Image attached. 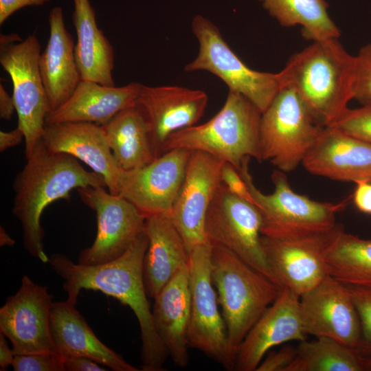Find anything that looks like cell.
I'll return each mask as SVG.
<instances>
[{
	"mask_svg": "<svg viewBox=\"0 0 371 371\" xmlns=\"http://www.w3.org/2000/svg\"><path fill=\"white\" fill-rule=\"evenodd\" d=\"M148 238L142 232L128 249L118 258L98 265L74 263L67 256L56 253L49 263L64 280L67 300L76 304L82 289L100 291L129 306L140 328L141 370L163 371L168 351L155 326L146 293L143 262Z\"/></svg>",
	"mask_w": 371,
	"mask_h": 371,
	"instance_id": "cell-1",
	"label": "cell"
},
{
	"mask_svg": "<svg viewBox=\"0 0 371 371\" xmlns=\"http://www.w3.org/2000/svg\"><path fill=\"white\" fill-rule=\"evenodd\" d=\"M13 182L12 213L20 221L23 245L33 257L49 262L44 250L41 218L44 210L58 199L69 200L74 189L106 187L103 178L85 170L76 158L49 150L42 139Z\"/></svg>",
	"mask_w": 371,
	"mask_h": 371,
	"instance_id": "cell-2",
	"label": "cell"
},
{
	"mask_svg": "<svg viewBox=\"0 0 371 371\" xmlns=\"http://www.w3.org/2000/svg\"><path fill=\"white\" fill-rule=\"evenodd\" d=\"M278 74L282 87L293 89L324 126L333 124L354 99L355 56L339 38L313 42L292 55Z\"/></svg>",
	"mask_w": 371,
	"mask_h": 371,
	"instance_id": "cell-3",
	"label": "cell"
},
{
	"mask_svg": "<svg viewBox=\"0 0 371 371\" xmlns=\"http://www.w3.org/2000/svg\"><path fill=\"white\" fill-rule=\"evenodd\" d=\"M261 115L260 111L246 98L229 91L224 105L212 119L171 134L162 153L176 148L202 151L231 164L238 172L246 157L262 161Z\"/></svg>",
	"mask_w": 371,
	"mask_h": 371,
	"instance_id": "cell-4",
	"label": "cell"
},
{
	"mask_svg": "<svg viewBox=\"0 0 371 371\" xmlns=\"http://www.w3.org/2000/svg\"><path fill=\"white\" fill-rule=\"evenodd\" d=\"M211 277L236 358L243 339L282 287L220 245H212Z\"/></svg>",
	"mask_w": 371,
	"mask_h": 371,
	"instance_id": "cell-5",
	"label": "cell"
},
{
	"mask_svg": "<svg viewBox=\"0 0 371 371\" xmlns=\"http://www.w3.org/2000/svg\"><path fill=\"white\" fill-rule=\"evenodd\" d=\"M250 157L243 159L238 172L246 183L262 217L261 234L287 237L330 229L336 216L347 200L337 203L320 202L299 194L291 187L285 172L275 169L271 174L273 192L264 194L255 186L249 172Z\"/></svg>",
	"mask_w": 371,
	"mask_h": 371,
	"instance_id": "cell-6",
	"label": "cell"
},
{
	"mask_svg": "<svg viewBox=\"0 0 371 371\" xmlns=\"http://www.w3.org/2000/svg\"><path fill=\"white\" fill-rule=\"evenodd\" d=\"M324 127L293 89L283 87L261 115L262 160L284 172L294 170Z\"/></svg>",
	"mask_w": 371,
	"mask_h": 371,
	"instance_id": "cell-7",
	"label": "cell"
},
{
	"mask_svg": "<svg viewBox=\"0 0 371 371\" xmlns=\"http://www.w3.org/2000/svg\"><path fill=\"white\" fill-rule=\"evenodd\" d=\"M191 27L199 43V52L185 66L184 71H206L214 74L228 87L229 91L243 95L262 113L282 88L279 74L249 67L207 18L196 15Z\"/></svg>",
	"mask_w": 371,
	"mask_h": 371,
	"instance_id": "cell-8",
	"label": "cell"
},
{
	"mask_svg": "<svg viewBox=\"0 0 371 371\" xmlns=\"http://www.w3.org/2000/svg\"><path fill=\"white\" fill-rule=\"evenodd\" d=\"M41 54L34 34L15 43L0 42V63L12 82L17 127L24 135L26 159L41 140L49 112L39 69Z\"/></svg>",
	"mask_w": 371,
	"mask_h": 371,
	"instance_id": "cell-9",
	"label": "cell"
},
{
	"mask_svg": "<svg viewBox=\"0 0 371 371\" xmlns=\"http://www.w3.org/2000/svg\"><path fill=\"white\" fill-rule=\"evenodd\" d=\"M344 230L340 223L319 232L287 237L261 236V244L276 282L301 296L328 276L327 257Z\"/></svg>",
	"mask_w": 371,
	"mask_h": 371,
	"instance_id": "cell-10",
	"label": "cell"
},
{
	"mask_svg": "<svg viewBox=\"0 0 371 371\" xmlns=\"http://www.w3.org/2000/svg\"><path fill=\"white\" fill-rule=\"evenodd\" d=\"M261 226L256 205L232 194L221 181L205 218L207 241L230 250L276 282L262 247Z\"/></svg>",
	"mask_w": 371,
	"mask_h": 371,
	"instance_id": "cell-11",
	"label": "cell"
},
{
	"mask_svg": "<svg viewBox=\"0 0 371 371\" xmlns=\"http://www.w3.org/2000/svg\"><path fill=\"white\" fill-rule=\"evenodd\" d=\"M212 245L196 246L190 253L189 279L191 295L189 346L214 359L225 369H235L227 328L218 310L216 292L211 277Z\"/></svg>",
	"mask_w": 371,
	"mask_h": 371,
	"instance_id": "cell-12",
	"label": "cell"
},
{
	"mask_svg": "<svg viewBox=\"0 0 371 371\" xmlns=\"http://www.w3.org/2000/svg\"><path fill=\"white\" fill-rule=\"evenodd\" d=\"M81 201L97 217V234L93 244L80 252L78 262L98 265L124 254L144 232L146 216L122 195L102 186L76 189Z\"/></svg>",
	"mask_w": 371,
	"mask_h": 371,
	"instance_id": "cell-13",
	"label": "cell"
},
{
	"mask_svg": "<svg viewBox=\"0 0 371 371\" xmlns=\"http://www.w3.org/2000/svg\"><path fill=\"white\" fill-rule=\"evenodd\" d=\"M52 299L47 286L23 276L18 291L1 307L0 333L10 341L14 355L56 353L50 330Z\"/></svg>",
	"mask_w": 371,
	"mask_h": 371,
	"instance_id": "cell-14",
	"label": "cell"
},
{
	"mask_svg": "<svg viewBox=\"0 0 371 371\" xmlns=\"http://www.w3.org/2000/svg\"><path fill=\"white\" fill-rule=\"evenodd\" d=\"M306 335L328 337L356 351L361 339L358 311L348 286L327 276L300 297Z\"/></svg>",
	"mask_w": 371,
	"mask_h": 371,
	"instance_id": "cell-15",
	"label": "cell"
},
{
	"mask_svg": "<svg viewBox=\"0 0 371 371\" xmlns=\"http://www.w3.org/2000/svg\"><path fill=\"white\" fill-rule=\"evenodd\" d=\"M191 153L186 149H172L142 168L122 170L119 194L146 217L161 214L171 215Z\"/></svg>",
	"mask_w": 371,
	"mask_h": 371,
	"instance_id": "cell-16",
	"label": "cell"
},
{
	"mask_svg": "<svg viewBox=\"0 0 371 371\" xmlns=\"http://www.w3.org/2000/svg\"><path fill=\"white\" fill-rule=\"evenodd\" d=\"M224 161L202 151H192L171 217L189 252L207 243L205 223L214 195L221 183Z\"/></svg>",
	"mask_w": 371,
	"mask_h": 371,
	"instance_id": "cell-17",
	"label": "cell"
},
{
	"mask_svg": "<svg viewBox=\"0 0 371 371\" xmlns=\"http://www.w3.org/2000/svg\"><path fill=\"white\" fill-rule=\"evenodd\" d=\"M207 102L202 90L142 85L135 105L147 124L156 159L163 155V146L171 134L197 123Z\"/></svg>",
	"mask_w": 371,
	"mask_h": 371,
	"instance_id": "cell-18",
	"label": "cell"
},
{
	"mask_svg": "<svg viewBox=\"0 0 371 371\" xmlns=\"http://www.w3.org/2000/svg\"><path fill=\"white\" fill-rule=\"evenodd\" d=\"M306 339L300 315V296L283 286L240 345L234 370L256 371L272 348Z\"/></svg>",
	"mask_w": 371,
	"mask_h": 371,
	"instance_id": "cell-19",
	"label": "cell"
},
{
	"mask_svg": "<svg viewBox=\"0 0 371 371\" xmlns=\"http://www.w3.org/2000/svg\"><path fill=\"white\" fill-rule=\"evenodd\" d=\"M302 164L308 172L333 180L371 182V144L325 126Z\"/></svg>",
	"mask_w": 371,
	"mask_h": 371,
	"instance_id": "cell-20",
	"label": "cell"
},
{
	"mask_svg": "<svg viewBox=\"0 0 371 371\" xmlns=\"http://www.w3.org/2000/svg\"><path fill=\"white\" fill-rule=\"evenodd\" d=\"M41 139L52 151L68 154L87 165L103 178L109 192L119 194L122 169L101 125L90 122L45 124Z\"/></svg>",
	"mask_w": 371,
	"mask_h": 371,
	"instance_id": "cell-21",
	"label": "cell"
},
{
	"mask_svg": "<svg viewBox=\"0 0 371 371\" xmlns=\"http://www.w3.org/2000/svg\"><path fill=\"white\" fill-rule=\"evenodd\" d=\"M75 306L67 300L52 304L50 330L56 353L63 361L69 357H86L115 371L139 370L104 345Z\"/></svg>",
	"mask_w": 371,
	"mask_h": 371,
	"instance_id": "cell-22",
	"label": "cell"
},
{
	"mask_svg": "<svg viewBox=\"0 0 371 371\" xmlns=\"http://www.w3.org/2000/svg\"><path fill=\"white\" fill-rule=\"evenodd\" d=\"M49 37L39 58V69L49 111L65 103L82 80L76 60L75 44L67 32L61 7L49 14Z\"/></svg>",
	"mask_w": 371,
	"mask_h": 371,
	"instance_id": "cell-23",
	"label": "cell"
},
{
	"mask_svg": "<svg viewBox=\"0 0 371 371\" xmlns=\"http://www.w3.org/2000/svg\"><path fill=\"white\" fill-rule=\"evenodd\" d=\"M144 232L148 245L143 262L148 297L154 299L182 269L189 265L190 254L170 214L146 217Z\"/></svg>",
	"mask_w": 371,
	"mask_h": 371,
	"instance_id": "cell-24",
	"label": "cell"
},
{
	"mask_svg": "<svg viewBox=\"0 0 371 371\" xmlns=\"http://www.w3.org/2000/svg\"><path fill=\"white\" fill-rule=\"evenodd\" d=\"M141 87L137 82L115 87L82 80L65 103L47 113L45 124L90 122L102 125L135 105Z\"/></svg>",
	"mask_w": 371,
	"mask_h": 371,
	"instance_id": "cell-25",
	"label": "cell"
},
{
	"mask_svg": "<svg viewBox=\"0 0 371 371\" xmlns=\"http://www.w3.org/2000/svg\"><path fill=\"white\" fill-rule=\"evenodd\" d=\"M188 266L180 270L161 290L154 298L152 309L155 326L168 355L181 368H186L189 361L191 295Z\"/></svg>",
	"mask_w": 371,
	"mask_h": 371,
	"instance_id": "cell-26",
	"label": "cell"
},
{
	"mask_svg": "<svg viewBox=\"0 0 371 371\" xmlns=\"http://www.w3.org/2000/svg\"><path fill=\"white\" fill-rule=\"evenodd\" d=\"M73 1L72 21L77 34L75 56L82 80L115 86L113 47L98 28L89 0Z\"/></svg>",
	"mask_w": 371,
	"mask_h": 371,
	"instance_id": "cell-27",
	"label": "cell"
},
{
	"mask_svg": "<svg viewBox=\"0 0 371 371\" xmlns=\"http://www.w3.org/2000/svg\"><path fill=\"white\" fill-rule=\"evenodd\" d=\"M101 126L122 170L142 168L156 159L147 124L135 104L119 112Z\"/></svg>",
	"mask_w": 371,
	"mask_h": 371,
	"instance_id": "cell-28",
	"label": "cell"
},
{
	"mask_svg": "<svg viewBox=\"0 0 371 371\" xmlns=\"http://www.w3.org/2000/svg\"><path fill=\"white\" fill-rule=\"evenodd\" d=\"M263 8L283 27L300 25L307 40L339 38V29L328 15L325 0H259Z\"/></svg>",
	"mask_w": 371,
	"mask_h": 371,
	"instance_id": "cell-29",
	"label": "cell"
},
{
	"mask_svg": "<svg viewBox=\"0 0 371 371\" xmlns=\"http://www.w3.org/2000/svg\"><path fill=\"white\" fill-rule=\"evenodd\" d=\"M330 276L348 285L371 286V239L344 230L327 257Z\"/></svg>",
	"mask_w": 371,
	"mask_h": 371,
	"instance_id": "cell-30",
	"label": "cell"
},
{
	"mask_svg": "<svg viewBox=\"0 0 371 371\" xmlns=\"http://www.w3.org/2000/svg\"><path fill=\"white\" fill-rule=\"evenodd\" d=\"M286 371H363L356 351L335 339L317 337L300 341Z\"/></svg>",
	"mask_w": 371,
	"mask_h": 371,
	"instance_id": "cell-31",
	"label": "cell"
},
{
	"mask_svg": "<svg viewBox=\"0 0 371 371\" xmlns=\"http://www.w3.org/2000/svg\"><path fill=\"white\" fill-rule=\"evenodd\" d=\"M355 303L361 324V339L356 352L371 355V286L346 284Z\"/></svg>",
	"mask_w": 371,
	"mask_h": 371,
	"instance_id": "cell-32",
	"label": "cell"
},
{
	"mask_svg": "<svg viewBox=\"0 0 371 371\" xmlns=\"http://www.w3.org/2000/svg\"><path fill=\"white\" fill-rule=\"evenodd\" d=\"M330 126L371 144V107L348 108Z\"/></svg>",
	"mask_w": 371,
	"mask_h": 371,
	"instance_id": "cell-33",
	"label": "cell"
},
{
	"mask_svg": "<svg viewBox=\"0 0 371 371\" xmlns=\"http://www.w3.org/2000/svg\"><path fill=\"white\" fill-rule=\"evenodd\" d=\"M356 59L357 78L354 99L371 107V42L362 47Z\"/></svg>",
	"mask_w": 371,
	"mask_h": 371,
	"instance_id": "cell-34",
	"label": "cell"
},
{
	"mask_svg": "<svg viewBox=\"0 0 371 371\" xmlns=\"http://www.w3.org/2000/svg\"><path fill=\"white\" fill-rule=\"evenodd\" d=\"M12 366L14 371H65L63 359L52 352L15 355Z\"/></svg>",
	"mask_w": 371,
	"mask_h": 371,
	"instance_id": "cell-35",
	"label": "cell"
},
{
	"mask_svg": "<svg viewBox=\"0 0 371 371\" xmlns=\"http://www.w3.org/2000/svg\"><path fill=\"white\" fill-rule=\"evenodd\" d=\"M297 348L284 345L278 351L268 352L256 371H286L294 360Z\"/></svg>",
	"mask_w": 371,
	"mask_h": 371,
	"instance_id": "cell-36",
	"label": "cell"
},
{
	"mask_svg": "<svg viewBox=\"0 0 371 371\" xmlns=\"http://www.w3.org/2000/svg\"><path fill=\"white\" fill-rule=\"evenodd\" d=\"M221 181L234 194L254 204V201L246 183L236 169L224 162L221 169Z\"/></svg>",
	"mask_w": 371,
	"mask_h": 371,
	"instance_id": "cell-37",
	"label": "cell"
},
{
	"mask_svg": "<svg viewBox=\"0 0 371 371\" xmlns=\"http://www.w3.org/2000/svg\"><path fill=\"white\" fill-rule=\"evenodd\" d=\"M49 0H0V24L14 12L27 6H40Z\"/></svg>",
	"mask_w": 371,
	"mask_h": 371,
	"instance_id": "cell-38",
	"label": "cell"
},
{
	"mask_svg": "<svg viewBox=\"0 0 371 371\" xmlns=\"http://www.w3.org/2000/svg\"><path fill=\"white\" fill-rule=\"evenodd\" d=\"M352 200L356 207L361 212L371 214V182L355 183Z\"/></svg>",
	"mask_w": 371,
	"mask_h": 371,
	"instance_id": "cell-39",
	"label": "cell"
},
{
	"mask_svg": "<svg viewBox=\"0 0 371 371\" xmlns=\"http://www.w3.org/2000/svg\"><path fill=\"white\" fill-rule=\"evenodd\" d=\"M64 366L67 371H106L98 363L86 357H73L64 360Z\"/></svg>",
	"mask_w": 371,
	"mask_h": 371,
	"instance_id": "cell-40",
	"label": "cell"
},
{
	"mask_svg": "<svg viewBox=\"0 0 371 371\" xmlns=\"http://www.w3.org/2000/svg\"><path fill=\"white\" fill-rule=\"evenodd\" d=\"M23 139H24L23 133L18 127L8 132L1 131L0 152L3 153L9 148L17 146L21 143Z\"/></svg>",
	"mask_w": 371,
	"mask_h": 371,
	"instance_id": "cell-41",
	"label": "cell"
},
{
	"mask_svg": "<svg viewBox=\"0 0 371 371\" xmlns=\"http://www.w3.org/2000/svg\"><path fill=\"white\" fill-rule=\"evenodd\" d=\"M16 107L12 95H10L4 87L0 85V117L10 120Z\"/></svg>",
	"mask_w": 371,
	"mask_h": 371,
	"instance_id": "cell-42",
	"label": "cell"
},
{
	"mask_svg": "<svg viewBox=\"0 0 371 371\" xmlns=\"http://www.w3.org/2000/svg\"><path fill=\"white\" fill-rule=\"evenodd\" d=\"M5 336L0 333V368L1 370H5L8 366H12L14 359V354L12 348L8 346Z\"/></svg>",
	"mask_w": 371,
	"mask_h": 371,
	"instance_id": "cell-43",
	"label": "cell"
},
{
	"mask_svg": "<svg viewBox=\"0 0 371 371\" xmlns=\"http://www.w3.org/2000/svg\"><path fill=\"white\" fill-rule=\"evenodd\" d=\"M15 244L14 240H13L10 235L7 233L5 229L1 226L0 227V245L3 246L12 247Z\"/></svg>",
	"mask_w": 371,
	"mask_h": 371,
	"instance_id": "cell-44",
	"label": "cell"
},
{
	"mask_svg": "<svg viewBox=\"0 0 371 371\" xmlns=\"http://www.w3.org/2000/svg\"><path fill=\"white\" fill-rule=\"evenodd\" d=\"M359 357L362 370L371 371V355Z\"/></svg>",
	"mask_w": 371,
	"mask_h": 371,
	"instance_id": "cell-45",
	"label": "cell"
}]
</instances>
